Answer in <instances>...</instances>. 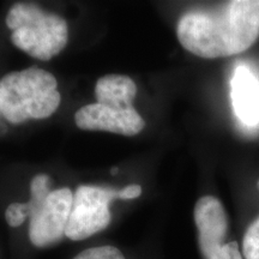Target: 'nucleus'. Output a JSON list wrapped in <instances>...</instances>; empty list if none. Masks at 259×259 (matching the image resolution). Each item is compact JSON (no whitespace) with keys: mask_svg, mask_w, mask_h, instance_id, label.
<instances>
[{"mask_svg":"<svg viewBox=\"0 0 259 259\" xmlns=\"http://www.w3.org/2000/svg\"><path fill=\"white\" fill-rule=\"evenodd\" d=\"M177 35L186 51L204 59L240 54L259 37V0H231L186 12Z\"/></svg>","mask_w":259,"mask_h":259,"instance_id":"nucleus-1","label":"nucleus"},{"mask_svg":"<svg viewBox=\"0 0 259 259\" xmlns=\"http://www.w3.org/2000/svg\"><path fill=\"white\" fill-rule=\"evenodd\" d=\"M57 87L56 77L36 66L5 74L0 80V112L16 125L48 118L61 101Z\"/></svg>","mask_w":259,"mask_h":259,"instance_id":"nucleus-2","label":"nucleus"},{"mask_svg":"<svg viewBox=\"0 0 259 259\" xmlns=\"http://www.w3.org/2000/svg\"><path fill=\"white\" fill-rule=\"evenodd\" d=\"M6 25L12 30V44L38 60H51L58 56L69 40L65 19L35 5L12 6L6 16Z\"/></svg>","mask_w":259,"mask_h":259,"instance_id":"nucleus-3","label":"nucleus"},{"mask_svg":"<svg viewBox=\"0 0 259 259\" xmlns=\"http://www.w3.org/2000/svg\"><path fill=\"white\" fill-rule=\"evenodd\" d=\"M114 199H119V191L100 186H79L73 194L65 236L79 241L106 229L112 220L109 203Z\"/></svg>","mask_w":259,"mask_h":259,"instance_id":"nucleus-4","label":"nucleus"},{"mask_svg":"<svg viewBox=\"0 0 259 259\" xmlns=\"http://www.w3.org/2000/svg\"><path fill=\"white\" fill-rule=\"evenodd\" d=\"M194 223L198 245L205 259H242L236 241L225 242L228 234V218L222 203L212 196H204L194 205Z\"/></svg>","mask_w":259,"mask_h":259,"instance_id":"nucleus-5","label":"nucleus"},{"mask_svg":"<svg viewBox=\"0 0 259 259\" xmlns=\"http://www.w3.org/2000/svg\"><path fill=\"white\" fill-rule=\"evenodd\" d=\"M73 193L70 189L54 190L30 216L29 238L36 247H47L65 236L69 223Z\"/></svg>","mask_w":259,"mask_h":259,"instance_id":"nucleus-6","label":"nucleus"},{"mask_svg":"<svg viewBox=\"0 0 259 259\" xmlns=\"http://www.w3.org/2000/svg\"><path fill=\"white\" fill-rule=\"evenodd\" d=\"M76 125L88 131H107L112 134L136 136L144 128L145 121L134 107L113 108L101 103L82 107L74 115Z\"/></svg>","mask_w":259,"mask_h":259,"instance_id":"nucleus-7","label":"nucleus"},{"mask_svg":"<svg viewBox=\"0 0 259 259\" xmlns=\"http://www.w3.org/2000/svg\"><path fill=\"white\" fill-rule=\"evenodd\" d=\"M232 103L246 125L259 124V79L246 66L236 67L232 78Z\"/></svg>","mask_w":259,"mask_h":259,"instance_id":"nucleus-8","label":"nucleus"},{"mask_svg":"<svg viewBox=\"0 0 259 259\" xmlns=\"http://www.w3.org/2000/svg\"><path fill=\"white\" fill-rule=\"evenodd\" d=\"M137 94L134 80L122 74H107L97 80L95 96L97 103L113 108H130Z\"/></svg>","mask_w":259,"mask_h":259,"instance_id":"nucleus-9","label":"nucleus"},{"mask_svg":"<svg viewBox=\"0 0 259 259\" xmlns=\"http://www.w3.org/2000/svg\"><path fill=\"white\" fill-rule=\"evenodd\" d=\"M50 177L46 174H37L32 178L30 184V200L27 204V208L29 211V218L34 213L40 206L44 204L45 200L48 197L52 191L50 189Z\"/></svg>","mask_w":259,"mask_h":259,"instance_id":"nucleus-10","label":"nucleus"},{"mask_svg":"<svg viewBox=\"0 0 259 259\" xmlns=\"http://www.w3.org/2000/svg\"><path fill=\"white\" fill-rule=\"evenodd\" d=\"M242 255L245 259H259V218L246 229L242 239Z\"/></svg>","mask_w":259,"mask_h":259,"instance_id":"nucleus-11","label":"nucleus"},{"mask_svg":"<svg viewBox=\"0 0 259 259\" xmlns=\"http://www.w3.org/2000/svg\"><path fill=\"white\" fill-rule=\"evenodd\" d=\"M73 259H125L124 254L113 246H99L80 252Z\"/></svg>","mask_w":259,"mask_h":259,"instance_id":"nucleus-12","label":"nucleus"},{"mask_svg":"<svg viewBox=\"0 0 259 259\" xmlns=\"http://www.w3.org/2000/svg\"><path fill=\"white\" fill-rule=\"evenodd\" d=\"M27 218H29V211L25 203L10 204L5 211L6 222L10 227H19L23 225Z\"/></svg>","mask_w":259,"mask_h":259,"instance_id":"nucleus-13","label":"nucleus"},{"mask_svg":"<svg viewBox=\"0 0 259 259\" xmlns=\"http://www.w3.org/2000/svg\"><path fill=\"white\" fill-rule=\"evenodd\" d=\"M142 194V187L139 185H128L119 191V199H135Z\"/></svg>","mask_w":259,"mask_h":259,"instance_id":"nucleus-14","label":"nucleus"},{"mask_svg":"<svg viewBox=\"0 0 259 259\" xmlns=\"http://www.w3.org/2000/svg\"><path fill=\"white\" fill-rule=\"evenodd\" d=\"M111 171H112V174H116L118 173V168H113Z\"/></svg>","mask_w":259,"mask_h":259,"instance_id":"nucleus-15","label":"nucleus"},{"mask_svg":"<svg viewBox=\"0 0 259 259\" xmlns=\"http://www.w3.org/2000/svg\"><path fill=\"white\" fill-rule=\"evenodd\" d=\"M258 189H259V181H258Z\"/></svg>","mask_w":259,"mask_h":259,"instance_id":"nucleus-16","label":"nucleus"}]
</instances>
